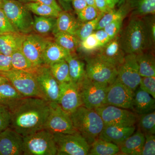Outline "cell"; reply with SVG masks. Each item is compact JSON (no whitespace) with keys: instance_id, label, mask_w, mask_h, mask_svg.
Wrapping results in <instances>:
<instances>
[{"instance_id":"cell-1","label":"cell","mask_w":155,"mask_h":155,"mask_svg":"<svg viewBox=\"0 0 155 155\" xmlns=\"http://www.w3.org/2000/svg\"><path fill=\"white\" fill-rule=\"evenodd\" d=\"M9 110L11 116L10 127L24 137L44 129L50 104L42 98L24 97Z\"/></svg>"},{"instance_id":"cell-2","label":"cell","mask_w":155,"mask_h":155,"mask_svg":"<svg viewBox=\"0 0 155 155\" xmlns=\"http://www.w3.org/2000/svg\"><path fill=\"white\" fill-rule=\"evenodd\" d=\"M119 38L121 47L126 54L146 51L153 45L145 21L140 17H133L130 19Z\"/></svg>"},{"instance_id":"cell-3","label":"cell","mask_w":155,"mask_h":155,"mask_svg":"<svg viewBox=\"0 0 155 155\" xmlns=\"http://www.w3.org/2000/svg\"><path fill=\"white\" fill-rule=\"evenodd\" d=\"M75 130L91 145L98 138L104 124L94 109L80 106L70 114Z\"/></svg>"},{"instance_id":"cell-4","label":"cell","mask_w":155,"mask_h":155,"mask_svg":"<svg viewBox=\"0 0 155 155\" xmlns=\"http://www.w3.org/2000/svg\"><path fill=\"white\" fill-rule=\"evenodd\" d=\"M2 8L17 32L27 35L33 31V17L25 4L15 0H2Z\"/></svg>"},{"instance_id":"cell-5","label":"cell","mask_w":155,"mask_h":155,"mask_svg":"<svg viewBox=\"0 0 155 155\" xmlns=\"http://www.w3.org/2000/svg\"><path fill=\"white\" fill-rule=\"evenodd\" d=\"M57 148L53 134L45 130L23 137V155H56Z\"/></svg>"},{"instance_id":"cell-6","label":"cell","mask_w":155,"mask_h":155,"mask_svg":"<svg viewBox=\"0 0 155 155\" xmlns=\"http://www.w3.org/2000/svg\"><path fill=\"white\" fill-rule=\"evenodd\" d=\"M82 106L95 109L104 104L109 84L91 80L85 75L78 84Z\"/></svg>"},{"instance_id":"cell-7","label":"cell","mask_w":155,"mask_h":155,"mask_svg":"<svg viewBox=\"0 0 155 155\" xmlns=\"http://www.w3.org/2000/svg\"><path fill=\"white\" fill-rule=\"evenodd\" d=\"M24 97H37L43 98L40 91L34 73L11 69L0 72ZM44 99V98H43Z\"/></svg>"},{"instance_id":"cell-8","label":"cell","mask_w":155,"mask_h":155,"mask_svg":"<svg viewBox=\"0 0 155 155\" xmlns=\"http://www.w3.org/2000/svg\"><path fill=\"white\" fill-rule=\"evenodd\" d=\"M58 155H87L90 145L78 132L53 134Z\"/></svg>"},{"instance_id":"cell-9","label":"cell","mask_w":155,"mask_h":155,"mask_svg":"<svg viewBox=\"0 0 155 155\" xmlns=\"http://www.w3.org/2000/svg\"><path fill=\"white\" fill-rule=\"evenodd\" d=\"M105 125L134 126L138 122V116L131 110L104 104L94 109Z\"/></svg>"},{"instance_id":"cell-10","label":"cell","mask_w":155,"mask_h":155,"mask_svg":"<svg viewBox=\"0 0 155 155\" xmlns=\"http://www.w3.org/2000/svg\"><path fill=\"white\" fill-rule=\"evenodd\" d=\"M49 114L44 129L52 134L77 132L70 114L64 111L58 103L49 102Z\"/></svg>"},{"instance_id":"cell-11","label":"cell","mask_w":155,"mask_h":155,"mask_svg":"<svg viewBox=\"0 0 155 155\" xmlns=\"http://www.w3.org/2000/svg\"><path fill=\"white\" fill-rule=\"evenodd\" d=\"M86 76L97 82L110 84L117 78L118 69L96 56L85 58Z\"/></svg>"},{"instance_id":"cell-12","label":"cell","mask_w":155,"mask_h":155,"mask_svg":"<svg viewBox=\"0 0 155 155\" xmlns=\"http://www.w3.org/2000/svg\"><path fill=\"white\" fill-rule=\"evenodd\" d=\"M50 40L38 34H29L25 36L21 51L34 66L38 68L45 65L44 52Z\"/></svg>"},{"instance_id":"cell-13","label":"cell","mask_w":155,"mask_h":155,"mask_svg":"<svg viewBox=\"0 0 155 155\" xmlns=\"http://www.w3.org/2000/svg\"><path fill=\"white\" fill-rule=\"evenodd\" d=\"M34 74L43 98L49 102L58 103L60 83L53 76L49 66L44 65L38 67Z\"/></svg>"},{"instance_id":"cell-14","label":"cell","mask_w":155,"mask_h":155,"mask_svg":"<svg viewBox=\"0 0 155 155\" xmlns=\"http://www.w3.org/2000/svg\"><path fill=\"white\" fill-rule=\"evenodd\" d=\"M134 93L116 78L108 86L104 104L131 110Z\"/></svg>"},{"instance_id":"cell-15","label":"cell","mask_w":155,"mask_h":155,"mask_svg":"<svg viewBox=\"0 0 155 155\" xmlns=\"http://www.w3.org/2000/svg\"><path fill=\"white\" fill-rule=\"evenodd\" d=\"M141 77L136 54L125 55L124 61L118 68L117 79L134 91L139 86Z\"/></svg>"},{"instance_id":"cell-16","label":"cell","mask_w":155,"mask_h":155,"mask_svg":"<svg viewBox=\"0 0 155 155\" xmlns=\"http://www.w3.org/2000/svg\"><path fill=\"white\" fill-rule=\"evenodd\" d=\"M58 103L69 114L82 106L78 84L72 81L60 83V94Z\"/></svg>"},{"instance_id":"cell-17","label":"cell","mask_w":155,"mask_h":155,"mask_svg":"<svg viewBox=\"0 0 155 155\" xmlns=\"http://www.w3.org/2000/svg\"><path fill=\"white\" fill-rule=\"evenodd\" d=\"M23 137L11 127L0 132V155H23Z\"/></svg>"},{"instance_id":"cell-18","label":"cell","mask_w":155,"mask_h":155,"mask_svg":"<svg viewBox=\"0 0 155 155\" xmlns=\"http://www.w3.org/2000/svg\"><path fill=\"white\" fill-rule=\"evenodd\" d=\"M125 55L121 47L118 35L100 48L96 56L118 69L124 61Z\"/></svg>"},{"instance_id":"cell-19","label":"cell","mask_w":155,"mask_h":155,"mask_svg":"<svg viewBox=\"0 0 155 155\" xmlns=\"http://www.w3.org/2000/svg\"><path fill=\"white\" fill-rule=\"evenodd\" d=\"M135 129V125L121 126L105 125L98 138L118 146L133 134Z\"/></svg>"},{"instance_id":"cell-20","label":"cell","mask_w":155,"mask_h":155,"mask_svg":"<svg viewBox=\"0 0 155 155\" xmlns=\"http://www.w3.org/2000/svg\"><path fill=\"white\" fill-rule=\"evenodd\" d=\"M155 98L138 87L134 93L131 110L138 116L155 111Z\"/></svg>"},{"instance_id":"cell-21","label":"cell","mask_w":155,"mask_h":155,"mask_svg":"<svg viewBox=\"0 0 155 155\" xmlns=\"http://www.w3.org/2000/svg\"><path fill=\"white\" fill-rule=\"evenodd\" d=\"M117 5L125 7L133 17L154 15L155 0H118Z\"/></svg>"},{"instance_id":"cell-22","label":"cell","mask_w":155,"mask_h":155,"mask_svg":"<svg viewBox=\"0 0 155 155\" xmlns=\"http://www.w3.org/2000/svg\"><path fill=\"white\" fill-rule=\"evenodd\" d=\"M25 35L18 32H11L0 35V53L11 56L14 52L21 50Z\"/></svg>"},{"instance_id":"cell-23","label":"cell","mask_w":155,"mask_h":155,"mask_svg":"<svg viewBox=\"0 0 155 155\" xmlns=\"http://www.w3.org/2000/svg\"><path fill=\"white\" fill-rule=\"evenodd\" d=\"M81 23L69 11H62L56 19L55 28L53 34L59 31L75 35Z\"/></svg>"},{"instance_id":"cell-24","label":"cell","mask_w":155,"mask_h":155,"mask_svg":"<svg viewBox=\"0 0 155 155\" xmlns=\"http://www.w3.org/2000/svg\"><path fill=\"white\" fill-rule=\"evenodd\" d=\"M145 140L144 134L138 129L118 145L120 153L125 155H140Z\"/></svg>"},{"instance_id":"cell-25","label":"cell","mask_w":155,"mask_h":155,"mask_svg":"<svg viewBox=\"0 0 155 155\" xmlns=\"http://www.w3.org/2000/svg\"><path fill=\"white\" fill-rule=\"evenodd\" d=\"M71 54L54 41L50 40L44 52V62L45 65L49 66L58 61L65 59Z\"/></svg>"},{"instance_id":"cell-26","label":"cell","mask_w":155,"mask_h":155,"mask_svg":"<svg viewBox=\"0 0 155 155\" xmlns=\"http://www.w3.org/2000/svg\"><path fill=\"white\" fill-rule=\"evenodd\" d=\"M24 97L9 81L0 84V105L10 109Z\"/></svg>"},{"instance_id":"cell-27","label":"cell","mask_w":155,"mask_h":155,"mask_svg":"<svg viewBox=\"0 0 155 155\" xmlns=\"http://www.w3.org/2000/svg\"><path fill=\"white\" fill-rule=\"evenodd\" d=\"M139 72L141 77L155 76L154 56L146 51L136 54Z\"/></svg>"},{"instance_id":"cell-28","label":"cell","mask_w":155,"mask_h":155,"mask_svg":"<svg viewBox=\"0 0 155 155\" xmlns=\"http://www.w3.org/2000/svg\"><path fill=\"white\" fill-rule=\"evenodd\" d=\"M69 66L71 81L78 84L86 75L85 64L71 53L65 59Z\"/></svg>"},{"instance_id":"cell-29","label":"cell","mask_w":155,"mask_h":155,"mask_svg":"<svg viewBox=\"0 0 155 155\" xmlns=\"http://www.w3.org/2000/svg\"><path fill=\"white\" fill-rule=\"evenodd\" d=\"M120 153L117 145L98 138L90 145L88 155H115Z\"/></svg>"},{"instance_id":"cell-30","label":"cell","mask_w":155,"mask_h":155,"mask_svg":"<svg viewBox=\"0 0 155 155\" xmlns=\"http://www.w3.org/2000/svg\"><path fill=\"white\" fill-rule=\"evenodd\" d=\"M54 41L71 53H73L79 46L80 41L76 35L64 32H55L53 34Z\"/></svg>"},{"instance_id":"cell-31","label":"cell","mask_w":155,"mask_h":155,"mask_svg":"<svg viewBox=\"0 0 155 155\" xmlns=\"http://www.w3.org/2000/svg\"><path fill=\"white\" fill-rule=\"evenodd\" d=\"M56 19L51 17L33 16V31L41 35H47L53 31L55 28Z\"/></svg>"},{"instance_id":"cell-32","label":"cell","mask_w":155,"mask_h":155,"mask_svg":"<svg viewBox=\"0 0 155 155\" xmlns=\"http://www.w3.org/2000/svg\"><path fill=\"white\" fill-rule=\"evenodd\" d=\"M12 69L35 73L37 67H35L21 50H17L11 54Z\"/></svg>"},{"instance_id":"cell-33","label":"cell","mask_w":155,"mask_h":155,"mask_svg":"<svg viewBox=\"0 0 155 155\" xmlns=\"http://www.w3.org/2000/svg\"><path fill=\"white\" fill-rule=\"evenodd\" d=\"M52 74L59 83L71 81L69 66L65 59L49 65Z\"/></svg>"},{"instance_id":"cell-34","label":"cell","mask_w":155,"mask_h":155,"mask_svg":"<svg viewBox=\"0 0 155 155\" xmlns=\"http://www.w3.org/2000/svg\"><path fill=\"white\" fill-rule=\"evenodd\" d=\"M25 5L31 13L36 16L57 18L60 13L51 6L37 2H29Z\"/></svg>"},{"instance_id":"cell-35","label":"cell","mask_w":155,"mask_h":155,"mask_svg":"<svg viewBox=\"0 0 155 155\" xmlns=\"http://www.w3.org/2000/svg\"><path fill=\"white\" fill-rule=\"evenodd\" d=\"M118 9H114L109 13L104 14L98 23L96 30L103 29L109 23L119 19H124L129 11L125 7L119 6Z\"/></svg>"},{"instance_id":"cell-36","label":"cell","mask_w":155,"mask_h":155,"mask_svg":"<svg viewBox=\"0 0 155 155\" xmlns=\"http://www.w3.org/2000/svg\"><path fill=\"white\" fill-rule=\"evenodd\" d=\"M139 129L145 134H155V112L138 116Z\"/></svg>"},{"instance_id":"cell-37","label":"cell","mask_w":155,"mask_h":155,"mask_svg":"<svg viewBox=\"0 0 155 155\" xmlns=\"http://www.w3.org/2000/svg\"><path fill=\"white\" fill-rule=\"evenodd\" d=\"M104 14V13L101 12L95 19L81 23L75 35L80 41L83 40L94 32L96 29L99 21Z\"/></svg>"},{"instance_id":"cell-38","label":"cell","mask_w":155,"mask_h":155,"mask_svg":"<svg viewBox=\"0 0 155 155\" xmlns=\"http://www.w3.org/2000/svg\"><path fill=\"white\" fill-rule=\"evenodd\" d=\"M101 12L94 6L88 5L76 13L78 19L81 22H84L95 19Z\"/></svg>"},{"instance_id":"cell-39","label":"cell","mask_w":155,"mask_h":155,"mask_svg":"<svg viewBox=\"0 0 155 155\" xmlns=\"http://www.w3.org/2000/svg\"><path fill=\"white\" fill-rule=\"evenodd\" d=\"M79 46L81 49L85 52L90 53L98 51L100 47L94 32L86 38L83 40L81 41Z\"/></svg>"},{"instance_id":"cell-40","label":"cell","mask_w":155,"mask_h":155,"mask_svg":"<svg viewBox=\"0 0 155 155\" xmlns=\"http://www.w3.org/2000/svg\"><path fill=\"white\" fill-rule=\"evenodd\" d=\"M139 87L155 98V76L141 77Z\"/></svg>"},{"instance_id":"cell-41","label":"cell","mask_w":155,"mask_h":155,"mask_svg":"<svg viewBox=\"0 0 155 155\" xmlns=\"http://www.w3.org/2000/svg\"><path fill=\"white\" fill-rule=\"evenodd\" d=\"M145 140L140 155H155V134H145Z\"/></svg>"},{"instance_id":"cell-42","label":"cell","mask_w":155,"mask_h":155,"mask_svg":"<svg viewBox=\"0 0 155 155\" xmlns=\"http://www.w3.org/2000/svg\"><path fill=\"white\" fill-rule=\"evenodd\" d=\"M11 116L8 107L0 105V132L10 127Z\"/></svg>"},{"instance_id":"cell-43","label":"cell","mask_w":155,"mask_h":155,"mask_svg":"<svg viewBox=\"0 0 155 155\" xmlns=\"http://www.w3.org/2000/svg\"><path fill=\"white\" fill-rule=\"evenodd\" d=\"M11 32H18L9 21L2 9L0 8V35Z\"/></svg>"},{"instance_id":"cell-44","label":"cell","mask_w":155,"mask_h":155,"mask_svg":"<svg viewBox=\"0 0 155 155\" xmlns=\"http://www.w3.org/2000/svg\"><path fill=\"white\" fill-rule=\"evenodd\" d=\"M123 19H119L113 21L106 25L103 29L108 35L111 39L119 35L122 28Z\"/></svg>"},{"instance_id":"cell-45","label":"cell","mask_w":155,"mask_h":155,"mask_svg":"<svg viewBox=\"0 0 155 155\" xmlns=\"http://www.w3.org/2000/svg\"><path fill=\"white\" fill-rule=\"evenodd\" d=\"M147 28L150 40L153 45L155 42V21L154 17H150L144 19Z\"/></svg>"},{"instance_id":"cell-46","label":"cell","mask_w":155,"mask_h":155,"mask_svg":"<svg viewBox=\"0 0 155 155\" xmlns=\"http://www.w3.org/2000/svg\"><path fill=\"white\" fill-rule=\"evenodd\" d=\"M94 32L99 44L100 48L104 45L110 41V37L104 29L95 30Z\"/></svg>"},{"instance_id":"cell-47","label":"cell","mask_w":155,"mask_h":155,"mask_svg":"<svg viewBox=\"0 0 155 155\" xmlns=\"http://www.w3.org/2000/svg\"><path fill=\"white\" fill-rule=\"evenodd\" d=\"M11 69V56H6L0 53V72H7Z\"/></svg>"},{"instance_id":"cell-48","label":"cell","mask_w":155,"mask_h":155,"mask_svg":"<svg viewBox=\"0 0 155 155\" xmlns=\"http://www.w3.org/2000/svg\"><path fill=\"white\" fill-rule=\"evenodd\" d=\"M95 7L100 12L107 14L113 9L110 8L105 0H94Z\"/></svg>"},{"instance_id":"cell-49","label":"cell","mask_w":155,"mask_h":155,"mask_svg":"<svg viewBox=\"0 0 155 155\" xmlns=\"http://www.w3.org/2000/svg\"><path fill=\"white\" fill-rule=\"evenodd\" d=\"M31 2H37L47 5L51 6L60 12L63 11L60 5L58 4L56 0H32Z\"/></svg>"},{"instance_id":"cell-50","label":"cell","mask_w":155,"mask_h":155,"mask_svg":"<svg viewBox=\"0 0 155 155\" xmlns=\"http://www.w3.org/2000/svg\"><path fill=\"white\" fill-rule=\"evenodd\" d=\"M72 4L76 14L87 5L85 0H72Z\"/></svg>"},{"instance_id":"cell-51","label":"cell","mask_w":155,"mask_h":155,"mask_svg":"<svg viewBox=\"0 0 155 155\" xmlns=\"http://www.w3.org/2000/svg\"><path fill=\"white\" fill-rule=\"evenodd\" d=\"M60 7L64 11L70 12L72 10V0H58Z\"/></svg>"},{"instance_id":"cell-52","label":"cell","mask_w":155,"mask_h":155,"mask_svg":"<svg viewBox=\"0 0 155 155\" xmlns=\"http://www.w3.org/2000/svg\"><path fill=\"white\" fill-rule=\"evenodd\" d=\"M110 8L112 9H115V7L118 4V0H105Z\"/></svg>"},{"instance_id":"cell-53","label":"cell","mask_w":155,"mask_h":155,"mask_svg":"<svg viewBox=\"0 0 155 155\" xmlns=\"http://www.w3.org/2000/svg\"><path fill=\"white\" fill-rule=\"evenodd\" d=\"M8 81L6 78L0 74V84L3 83H5V82H8Z\"/></svg>"},{"instance_id":"cell-54","label":"cell","mask_w":155,"mask_h":155,"mask_svg":"<svg viewBox=\"0 0 155 155\" xmlns=\"http://www.w3.org/2000/svg\"><path fill=\"white\" fill-rule=\"evenodd\" d=\"M85 2L88 5L94 6V0H85Z\"/></svg>"},{"instance_id":"cell-55","label":"cell","mask_w":155,"mask_h":155,"mask_svg":"<svg viewBox=\"0 0 155 155\" xmlns=\"http://www.w3.org/2000/svg\"><path fill=\"white\" fill-rule=\"evenodd\" d=\"M15 1H18V2H20L24 4L31 2L32 0H15Z\"/></svg>"},{"instance_id":"cell-56","label":"cell","mask_w":155,"mask_h":155,"mask_svg":"<svg viewBox=\"0 0 155 155\" xmlns=\"http://www.w3.org/2000/svg\"><path fill=\"white\" fill-rule=\"evenodd\" d=\"M2 0H0V8H1V5H2Z\"/></svg>"}]
</instances>
